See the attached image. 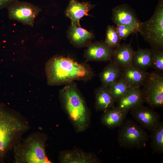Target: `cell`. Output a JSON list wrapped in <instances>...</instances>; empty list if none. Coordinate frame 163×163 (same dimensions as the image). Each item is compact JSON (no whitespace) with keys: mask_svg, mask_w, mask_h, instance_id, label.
<instances>
[{"mask_svg":"<svg viewBox=\"0 0 163 163\" xmlns=\"http://www.w3.org/2000/svg\"><path fill=\"white\" fill-rule=\"evenodd\" d=\"M122 69L112 61L99 74L102 85L109 87L121 75Z\"/></svg>","mask_w":163,"mask_h":163,"instance_id":"obj_20","label":"cell"},{"mask_svg":"<svg viewBox=\"0 0 163 163\" xmlns=\"http://www.w3.org/2000/svg\"><path fill=\"white\" fill-rule=\"evenodd\" d=\"M138 32L152 50L163 52V0H158L150 18L140 22Z\"/></svg>","mask_w":163,"mask_h":163,"instance_id":"obj_5","label":"cell"},{"mask_svg":"<svg viewBox=\"0 0 163 163\" xmlns=\"http://www.w3.org/2000/svg\"><path fill=\"white\" fill-rule=\"evenodd\" d=\"M119 128L117 140L120 147L140 149L145 146L149 136L145 129L137 122L127 120Z\"/></svg>","mask_w":163,"mask_h":163,"instance_id":"obj_6","label":"cell"},{"mask_svg":"<svg viewBox=\"0 0 163 163\" xmlns=\"http://www.w3.org/2000/svg\"><path fill=\"white\" fill-rule=\"evenodd\" d=\"M121 39L113 25H108L106 30V38L104 42L111 48L114 49L120 44Z\"/></svg>","mask_w":163,"mask_h":163,"instance_id":"obj_24","label":"cell"},{"mask_svg":"<svg viewBox=\"0 0 163 163\" xmlns=\"http://www.w3.org/2000/svg\"><path fill=\"white\" fill-rule=\"evenodd\" d=\"M46 136L35 132L20 141L14 147L15 163H49L45 151Z\"/></svg>","mask_w":163,"mask_h":163,"instance_id":"obj_4","label":"cell"},{"mask_svg":"<svg viewBox=\"0 0 163 163\" xmlns=\"http://www.w3.org/2000/svg\"><path fill=\"white\" fill-rule=\"evenodd\" d=\"M152 67L156 71H163V52H157L151 49Z\"/></svg>","mask_w":163,"mask_h":163,"instance_id":"obj_26","label":"cell"},{"mask_svg":"<svg viewBox=\"0 0 163 163\" xmlns=\"http://www.w3.org/2000/svg\"><path fill=\"white\" fill-rule=\"evenodd\" d=\"M111 20L116 25H130L139 27L141 22L134 10L129 5H117L112 9Z\"/></svg>","mask_w":163,"mask_h":163,"instance_id":"obj_10","label":"cell"},{"mask_svg":"<svg viewBox=\"0 0 163 163\" xmlns=\"http://www.w3.org/2000/svg\"><path fill=\"white\" fill-rule=\"evenodd\" d=\"M141 89L144 102L151 108L163 106V76L159 72H148Z\"/></svg>","mask_w":163,"mask_h":163,"instance_id":"obj_7","label":"cell"},{"mask_svg":"<svg viewBox=\"0 0 163 163\" xmlns=\"http://www.w3.org/2000/svg\"><path fill=\"white\" fill-rule=\"evenodd\" d=\"M59 161L62 163H97L101 161L95 155L82 151L73 150L60 152Z\"/></svg>","mask_w":163,"mask_h":163,"instance_id":"obj_15","label":"cell"},{"mask_svg":"<svg viewBox=\"0 0 163 163\" xmlns=\"http://www.w3.org/2000/svg\"><path fill=\"white\" fill-rule=\"evenodd\" d=\"M94 7V5L88 2H80L78 0H70L65 10V15L70 19L71 23L80 26L81 19L88 15V12Z\"/></svg>","mask_w":163,"mask_h":163,"instance_id":"obj_13","label":"cell"},{"mask_svg":"<svg viewBox=\"0 0 163 163\" xmlns=\"http://www.w3.org/2000/svg\"><path fill=\"white\" fill-rule=\"evenodd\" d=\"M87 47L84 54L87 60L105 62L112 61L113 49L104 41L91 43Z\"/></svg>","mask_w":163,"mask_h":163,"instance_id":"obj_11","label":"cell"},{"mask_svg":"<svg viewBox=\"0 0 163 163\" xmlns=\"http://www.w3.org/2000/svg\"><path fill=\"white\" fill-rule=\"evenodd\" d=\"M67 37L70 42L75 46L81 47L88 46L94 38V33L71 23L67 31Z\"/></svg>","mask_w":163,"mask_h":163,"instance_id":"obj_14","label":"cell"},{"mask_svg":"<svg viewBox=\"0 0 163 163\" xmlns=\"http://www.w3.org/2000/svg\"><path fill=\"white\" fill-rule=\"evenodd\" d=\"M127 113L115 107L104 112L101 117V123L109 128H119L124 122Z\"/></svg>","mask_w":163,"mask_h":163,"instance_id":"obj_19","label":"cell"},{"mask_svg":"<svg viewBox=\"0 0 163 163\" xmlns=\"http://www.w3.org/2000/svg\"><path fill=\"white\" fill-rule=\"evenodd\" d=\"M116 101L131 88L121 75L109 87Z\"/></svg>","mask_w":163,"mask_h":163,"instance_id":"obj_23","label":"cell"},{"mask_svg":"<svg viewBox=\"0 0 163 163\" xmlns=\"http://www.w3.org/2000/svg\"><path fill=\"white\" fill-rule=\"evenodd\" d=\"M116 107L128 113L132 109L142 105V99L140 87L131 88L116 101Z\"/></svg>","mask_w":163,"mask_h":163,"instance_id":"obj_12","label":"cell"},{"mask_svg":"<svg viewBox=\"0 0 163 163\" xmlns=\"http://www.w3.org/2000/svg\"><path fill=\"white\" fill-rule=\"evenodd\" d=\"M132 65L144 71L152 67L151 49L139 48L135 51L133 56Z\"/></svg>","mask_w":163,"mask_h":163,"instance_id":"obj_21","label":"cell"},{"mask_svg":"<svg viewBox=\"0 0 163 163\" xmlns=\"http://www.w3.org/2000/svg\"><path fill=\"white\" fill-rule=\"evenodd\" d=\"M135 51L130 44L124 43L113 49L112 61L121 69L132 65Z\"/></svg>","mask_w":163,"mask_h":163,"instance_id":"obj_16","label":"cell"},{"mask_svg":"<svg viewBox=\"0 0 163 163\" xmlns=\"http://www.w3.org/2000/svg\"><path fill=\"white\" fill-rule=\"evenodd\" d=\"M149 138L150 144L153 153L158 154L163 153V123L161 122L158 126L150 132Z\"/></svg>","mask_w":163,"mask_h":163,"instance_id":"obj_22","label":"cell"},{"mask_svg":"<svg viewBox=\"0 0 163 163\" xmlns=\"http://www.w3.org/2000/svg\"><path fill=\"white\" fill-rule=\"evenodd\" d=\"M95 107L98 111L105 112L115 107L116 102L108 87L101 85L95 89Z\"/></svg>","mask_w":163,"mask_h":163,"instance_id":"obj_17","label":"cell"},{"mask_svg":"<svg viewBox=\"0 0 163 163\" xmlns=\"http://www.w3.org/2000/svg\"><path fill=\"white\" fill-rule=\"evenodd\" d=\"M136 122L144 129L151 132L159 124L160 114L153 108L142 105L129 111Z\"/></svg>","mask_w":163,"mask_h":163,"instance_id":"obj_9","label":"cell"},{"mask_svg":"<svg viewBox=\"0 0 163 163\" xmlns=\"http://www.w3.org/2000/svg\"><path fill=\"white\" fill-rule=\"evenodd\" d=\"M74 82L66 84L59 91V97L62 107L75 129L81 132L87 128L90 118L84 100Z\"/></svg>","mask_w":163,"mask_h":163,"instance_id":"obj_3","label":"cell"},{"mask_svg":"<svg viewBox=\"0 0 163 163\" xmlns=\"http://www.w3.org/2000/svg\"><path fill=\"white\" fill-rule=\"evenodd\" d=\"M30 128L28 122L20 114L0 105V163Z\"/></svg>","mask_w":163,"mask_h":163,"instance_id":"obj_2","label":"cell"},{"mask_svg":"<svg viewBox=\"0 0 163 163\" xmlns=\"http://www.w3.org/2000/svg\"><path fill=\"white\" fill-rule=\"evenodd\" d=\"M45 70L47 84L51 86L66 85L75 80L86 82L94 75L88 66L58 55L47 61Z\"/></svg>","mask_w":163,"mask_h":163,"instance_id":"obj_1","label":"cell"},{"mask_svg":"<svg viewBox=\"0 0 163 163\" xmlns=\"http://www.w3.org/2000/svg\"><path fill=\"white\" fill-rule=\"evenodd\" d=\"M116 29L121 40H125L131 34L138 32V28L130 25H116Z\"/></svg>","mask_w":163,"mask_h":163,"instance_id":"obj_25","label":"cell"},{"mask_svg":"<svg viewBox=\"0 0 163 163\" xmlns=\"http://www.w3.org/2000/svg\"><path fill=\"white\" fill-rule=\"evenodd\" d=\"M16 0H0V9L5 7L8 8Z\"/></svg>","mask_w":163,"mask_h":163,"instance_id":"obj_27","label":"cell"},{"mask_svg":"<svg viewBox=\"0 0 163 163\" xmlns=\"http://www.w3.org/2000/svg\"><path fill=\"white\" fill-rule=\"evenodd\" d=\"M121 75L131 88L142 86L148 72L141 70L133 65L121 69Z\"/></svg>","mask_w":163,"mask_h":163,"instance_id":"obj_18","label":"cell"},{"mask_svg":"<svg viewBox=\"0 0 163 163\" xmlns=\"http://www.w3.org/2000/svg\"><path fill=\"white\" fill-rule=\"evenodd\" d=\"M8 16L11 20L18 21L24 25L33 27L35 19L41 11L34 4L17 0L8 7Z\"/></svg>","mask_w":163,"mask_h":163,"instance_id":"obj_8","label":"cell"}]
</instances>
